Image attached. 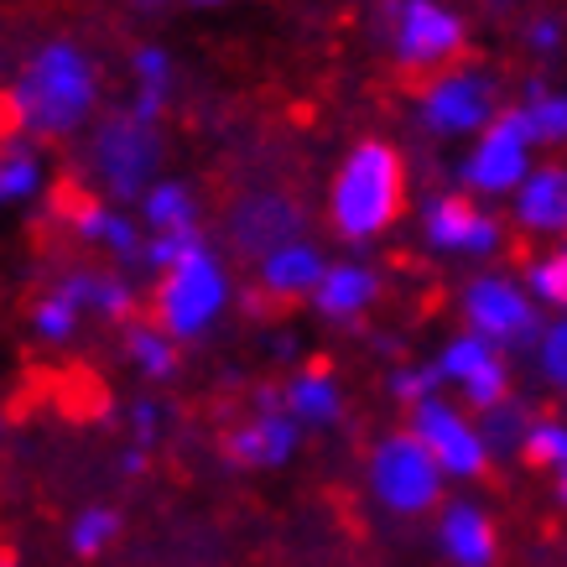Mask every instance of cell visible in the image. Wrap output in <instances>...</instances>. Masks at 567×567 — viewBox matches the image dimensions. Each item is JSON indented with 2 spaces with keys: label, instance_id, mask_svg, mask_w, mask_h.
<instances>
[{
  "label": "cell",
  "instance_id": "6da1fadb",
  "mask_svg": "<svg viewBox=\"0 0 567 567\" xmlns=\"http://www.w3.org/2000/svg\"><path fill=\"white\" fill-rule=\"evenodd\" d=\"M6 110L27 141H63L100 110V63L79 37H48L21 58L6 89Z\"/></svg>",
  "mask_w": 567,
  "mask_h": 567
},
{
  "label": "cell",
  "instance_id": "7a4b0ae2",
  "mask_svg": "<svg viewBox=\"0 0 567 567\" xmlns=\"http://www.w3.org/2000/svg\"><path fill=\"white\" fill-rule=\"evenodd\" d=\"M406 204V162L391 141H360L328 183V224L344 245H375Z\"/></svg>",
  "mask_w": 567,
  "mask_h": 567
},
{
  "label": "cell",
  "instance_id": "3957f363",
  "mask_svg": "<svg viewBox=\"0 0 567 567\" xmlns=\"http://www.w3.org/2000/svg\"><path fill=\"white\" fill-rule=\"evenodd\" d=\"M380 42L395 69L432 79V73L464 63L468 21L447 0H380Z\"/></svg>",
  "mask_w": 567,
  "mask_h": 567
},
{
  "label": "cell",
  "instance_id": "277c9868",
  "mask_svg": "<svg viewBox=\"0 0 567 567\" xmlns=\"http://www.w3.org/2000/svg\"><path fill=\"white\" fill-rule=\"evenodd\" d=\"M162 136L152 121H141L136 110H110L100 115L94 136H89V183L110 204H131L162 183Z\"/></svg>",
  "mask_w": 567,
  "mask_h": 567
},
{
  "label": "cell",
  "instance_id": "5b68a950",
  "mask_svg": "<svg viewBox=\"0 0 567 567\" xmlns=\"http://www.w3.org/2000/svg\"><path fill=\"white\" fill-rule=\"evenodd\" d=\"M229 292H235V287H229V271H224L219 250L208 240H198L173 271L156 276V292H152L156 318L152 323L167 328L177 344H193V339H204L208 328L224 318Z\"/></svg>",
  "mask_w": 567,
  "mask_h": 567
},
{
  "label": "cell",
  "instance_id": "8992f818",
  "mask_svg": "<svg viewBox=\"0 0 567 567\" xmlns=\"http://www.w3.org/2000/svg\"><path fill=\"white\" fill-rule=\"evenodd\" d=\"M499 104V79L480 63H453V69L432 73L422 94H416V121L437 141H474L480 131L495 125Z\"/></svg>",
  "mask_w": 567,
  "mask_h": 567
},
{
  "label": "cell",
  "instance_id": "52a82bcc",
  "mask_svg": "<svg viewBox=\"0 0 567 567\" xmlns=\"http://www.w3.org/2000/svg\"><path fill=\"white\" fill-rule=\"evenodd\" d=\"M536 136L520 104H505L489 131L468 141V156L458 162V183L474 198H516V188L536 173Z\"/></svg>",
  "mask_w": 567,
  "mask_h": 567
},
{
  "label": "cell",
  "instance_id": "ba28073f",
  "mask_svg": "<svg viewBox=\"0 0 567 567\" xmlns=\"http://www.w3.org/2000/svg\"><path fill=\"white\" fill-rule=\"evenodd\" d=\"M447 474L437 468L422 437L412 427L406 432H385L375 447H370V495H375L380 511L391 516H427L443 499Z\"/></svg>",
  "mask_w": 567,
  "mask_h": 567
},
{
  "label": "cell",
  "instance_id": "9c48e42d",
  "mask_svg": "<svg viewBox=\"0 0 567 567\" xmlns=\"http://www.w3.org/2000/svg\"><path fill=\"white\" fill-rule=\"evenodd\" d=\"M458 308H464L468 333H480L499 349H516V344H536L542 333V308H536L526 276L511 271H480L464 281L458 292Z\"/></svg>",
  "mask_w": 567,
  "mask_h": 567
},
{
  "label": "cell",
  "instance_id": "30bf717a",
  "mask_svg": "<svg viewBox=\"0 0 567 567\" xmlns=\"http://www.w3.org/2000/svg\"><path fill=\"white\" fill-rule=\"evenodd\" d=\"M412 432L422 437V447H427L432 458H437V468L458 484L484 480V468L495 464L489 437H484V422H474L464 406H453V401H443V395H432V401L412 406Z\"/></svg>",
  "mask_w": 567,
  "mask_h": 567
},
{
  "label": "cell",
  "instance_id": "8fae6325",
  "mask_svg": "<svg viewBox=\"0 0 567 567\" xmlns=\"http://www.w3.org/2000/svg\"><path fill=\"white\" fill-rule=\"evenodd\" d=\"M422 240L437 256L489 260L505 245V229L474 193H432L422 204Z\"/></svg>",
  "mask_w": 567,
  "mask_h": 567
},
{
  "label": "cell",
  "instance_id": "7c38bea8",
  "mask_svg": "<svg viewBox=\"0 0 567 567\" xmlns=\"http://www.w3.org/2000/svg\"><path fill=\"white\" fill-rule=\"evenodd\" d=\"M437 375H443L447 391L458 395L464 406H474L480 416L511 401V360H505V349L480 339V333H468V328L437 349Z\"/></svg>",
  "mask_w": 567,
  "mask_h": 567
},
{
  "label": "cell",
  "instance_id": "4fadbf2b",
  "mask_svg": "<svg viewBox=\"0 0 567 567\" xmlns=\"http://www.w3.org/2000/svg\"><path fill=\"white\" fill-rule=\"evenodd\" d=\"M297 443H302V422L287 412L281 391H256V406L245 422L224 432V453L240 468H281L292 464Z\"/></svg>",
  "mask_w": 567,
  "mask_h": 567
},
{
  "label": "cell",
  "instance_id": "5bb4252c",
  "mask_svg": "<svg viewBox=\"0 0 567 567\" xmlns=\"http://www.w3.org/2000/svg\"><path fill=\"white\" fill-rule=\"evenodd\" d=\"M52 219H63L79 240L100 245V250H110V256L125 260V266L146 260V240H152V235H141V224L125 219L121 208L110 204V198H100V193L63 188V198H52Z\"/></svg>",
  "mask_w": 567,
  "mask_h": 567
},
{
  "label": "cell",
  "instance_id": "9a60e30c",
  "mask_svg": "<svg viewBox=\"0 0 567 567\" xmlns=\"http://www.w3.org/2000/svg\"><path fill=\"white\" fill-rule=\"evenodd\" d=\"M302 224H308V214H302V204L297 198H287V193H245L240 204L229 208V235H235V245H240L245 256H271V250H281V245L302 240Z\"/></svg>",
  "mask_w": 567,
  "mask_h": 567
},
{
  "label": "cell",
  "instance_id": "2e32d148",
  "mask_svg": "<svg viewBox=\"0 0 567 567\" xmlns=\"http://www.w3.org/2000/svg\"><path fill=\"white\" fill-rule=\"evenodd\" d=\"M437 551L453 567H489L499 557V532L474 499H453L437 511Z\"/></svg>",
  "mask_w": 567,
  "mask_h": 567
},
{
  "label": "cell",
  "instance_id": "e0dca14e",
  "mask_svg": "<svg viewBox=\"0 0 567 567\" xmlns=\"http://www.w3.org/2000/svg\"><path fill=\"white\" fill-rule=\"evenodd\" d=\"M516 229L536 235V240H567V167L563 162H547L536 167L526 183L516 188Z\"/></svg>",
  "mask_w": 567,
  "mask_h": 567
},
{
  "label": "cell",
  "instance_id": "ac0fdd59",
  "mask_svg": "<svg viewBox=\"0 0 567 567\" xmlns=\"http://www.w3.org/2000/svg\"><path fill=\"white\" fill-rule=\"evenodd\" d=\"M380 302V271L364 260H333L328 276L312 292V308L323 323H360L364 312Z\"/></svg>",
  "mask_w": 567,
  "mask_h": 567
},
{
  "label": "cell",
  "instance_id": "d6986e66",
  "mask_svg": "<svg viewBox=\"0 0 567 567\" xmlns=\"http://www.w3.org/2000/svg\"><path fill=\"white\" fill-rule=\"evenodd\" d=\"M323 276H328V260H323V250L308 240H292V245H281V250L256 260V287L266 297H276V302H302V297H312Z\"/></svg>",
  "mask_w": 567,
  "mask_h": 567
},
{
  "label": "cell",
  "instance_id": "ffe728a7",
  "mask_svg": "<svg viewBox=\"0 0 567 567\" xmlns=\"http://www.w3.org/2000/svg\"><path fill=\"white\" fill-rule=\"evenodd\" d=\"M281 401H287V412L302 427H339V416H344V385H339V375L328 364H302L281 385Z\"/></svg>",
  "mask_w": 567,
  "mask_h": 567
},
{
  "label": "cell",
  "instance_id": "44dd1931",
  "mask_svg": "<svg viewBox=\"0 0 567 567\" xmlns=\"http://www.w3.org/2000/svg\"><path fill=\"white\" fill-rule=\"evenodd\" d=\"M173 52L162 48V42H141L136 52H131V104L125 110H136L141 121H162V110L173 104Z\"/></svg>",
  "mask_w": 567,
  "mask_h": 567
},
{
  "label": "cell",
  "instance_id": "7402d4cb",
  "mask_svg": "<svg viewBox=\"0 0 567 567\" xmlns=\"http://www.w3.org/2000/svg\"><path fill=\"white\" fill-rule=\"evenodd\" d=\"M84 318H89V308H84V292H79V276L73 271L63 281H52L48 292L32 302V328L42 344H69Z\"/></svg>",
  "mask_w": 567,
  "mask_h": 567
},
{
  "label": "cell",
  "instance_id": "603a6c76",
  "mask_svg": "<svg viewBox=\"0 0 567 567\" xmlns=\"http://www.w3.org/2000/svg\"><path fill=\"white\" fill-rule=\"evenodd\" d=\"M141 224L146 235H198V198L183 183H156L141 198Z\"/></svg>",
  "mask_w": 567,
  "mask_h": 567
},
{
  "label": "cell",
  "instance_id": "cb8c5ba5",
  "mask_svg": "<svg viewBox=\"0 0 567 567\" xmlns=\"http://www.w3.org/2000/svg\"><path fill=\"white\" fill-rule=\"evenodd\" d=\"M516 104L526 110V121H532L536 146H542V152H563L567 146V89L532 79V84L520 89Z\"/></svg>",
  "mask_w": 567,
  "mask_h": 567
},
{
  "label": "cell",
  "instance_id": "d4e9b609",
  "mask_svg": "<svg viewBox=\"0 0 567 567\" xmlns=\"http://www.w3.org/2000/svg\"><path fill=\"white\" fill-rule=\"evenodd\" d=\"M79 276V292H84V308L89 318H104V323H136V287H131V276L121 271H73Z\"/></svg>",
  "mask_w": 567,
  "mask_h": 567
},
{
  "label": "cell",
  "instance_id": "484cf974",
  "mask_svg": "<svg viewBox=\"0 0 567 567\" xmlns=\"http://www.w3.org/2000/svg\"><path fill=\"white\" fill-rule=\"evenodd\" d=\"M42 183H48V167H42L37 141L11 136L6 152H0V198H6V204H27V198L42 193Z\"/></svg>",
  "mask_w": 567,
  "mask_h": 567
},
{
  "label": "cell",
  "instance_id": "4316f807",
  "mask_svg": "<svg viewBox=\"0 0 567 567\" xmlns=\"http://www.w3.org/2000/svg\"><path fill=\"white\" fill-rule=\"evenodd\" d=\"M177 339L167 333L162 323H131L125 328V354H131V364H136L146 380H173V370H177Z\"/></svg>",
  "mask_w": 567,
  "mask_h": 567
},
{
  "label": "cell",
  "instance_id": "83f0119b",
  "mask_svg": "<svg viewBox=\"0 0 567 567\" xmlns=\"http://www.w3.org/2000/svg\"><path fill=\"white\" fill-rule=\"evenodd\" d=\"M520 276H526V287H532L536 308H547L563 318L567 312V240H557V245H547L542 256H532Z\"/></svg>",
  "mask_w": 567,
  "mask_h": 567
},
{
  "label": "cell",
  "instance_id": "f1b7e54d",
  "mask_svg": "<svg viewBox=\"0 0 567 567\" xmlns=\"http://www.w3.org/2000/svg\"><path fill=\"white\" fill-rule=\"evenodd\" d=\"M526 464H536L547 480L567 474V422L563 416H532V427H526Z\"/></svg>",
  "mask_w": 567,
  "mask_h": 567
},
{
  "label": "cell",
  "instance_id": "f546056e",
  "mask_svg": "<svg viewBox=\"0 0 567 567\" xmlns=\"http://www.w3.org/2000/svg\"><path fill=\"white\" fill-rule=\"evenodd\" d=\"M115 536H121V516H115L110 505H89V511H79L69 526V551L73 557H100Z\"/></svg>",
  "mask_w": 567,
  "mask_h": 567
},
{
  "label": "cell",
  "instance_id": "4dcf8cb0",
  "mask_svg": "<svg viewBox=\"0 0 567 567\" xmlns=\"http://www.w3.org/2000/svg\"><path fill=\"white\" fill-rule=\"evenodd\" d=\"M532 349H536V375L547 380L551 391L567 395V312L542 323V333H536Z\"/></svg>",
  "mask_w": 567,
  "mask_h": 567
},
{
  "label": "cell",
  "instance_id": "1f68e13d",
  "mask_svg": "<svg viewBox=\"0 0 567 567\" xmlns=\"http://www.w3.org/2000/svg\"><path fill=\"white\" fill-rule=\"evenodd\" d=\"M385 391L401 406H422V401H432V395L443 391V375H437V364H395Z\"/></svg>",
  "mask_w": 567,
  "mask_h": 567
},
{
  "label": "cell",
  "instance_id": "d6a6232c",
  "mask_svg": "<svg viewBox=\"0 0 567 567\" xmlns=\"http://www.w3.org/2000/svg\"><path fill=\"white\" fill-rule=\"evenodd\" d=\"M520 42H526V52H532L536 63H551V58L567 48V21L557 17V11H536V17H526V27H520Z\"/></svg>",
  "mask_w": 567,
  "mask_h": 567
},
{
  "label": "cell",
  "instance_id": "836d02e7",
  "mask_svg": "<svg viewBox=\"0 0 567 567\" xmlns=\"http://www.w3.org/2000/svg\"><path fill=\"white\" fill-rule=\"evenodd\" d=\"M526 427H532V416L516 412L511 401L495 406V412H484V437H489V453H516L526 447Z\"/></svg>",
  "mask_w": 567,
  "mask_h": 567
},
{
  "label": "cell",
  "instance_id": "e575fe53",
  "mask_svg": "<svg viewBox=\"0 0 567 567\" xmlns=\"http://www.w3.org/2000/svg\"><path fill=\"white\" fill-rule=\"evenodd\" d=\"M156 432H162V406H156V401H136V406H131V443L152 447Z\"/></svg>",
  "mask_w": 567,
  "mask_h": 567
},
{
  "label": "cell",
  "instance_id": "d590c367",
  "mask_svg": "<svg viewBox=\"0 0 567 567\" xmlns=\"http://www.w3.org/2000/svg\"><path fill=\"white\" fill-rule=\"evenodd\" d=\"M131 6H136V11H146V17H152V11H167L173 0H131Z\"/></svg>",
  "mask_w": 567,
  "mask_h": 567
},
{
  "label": "cell",
  "instance_id": "8d00e7d4",
  "mask_svg": "<svg viewBox=\"0 0 567 567\" xmlns=\"http://www.w3.org/2000/svg\"><path fill=\"white\" fill-rule=\"evenodd\" d=\"M551 495H557V505H567V474H557V480H551Z\"/></svg>",
  "mask_w": 567,
  "mask_h": 567
},
{
  "label": "cell",
  "instance_id": "74e56055",
  "mask_svg": "<svg viewBox=\"0 0 567 567\" xmlns=\"http://www.w3.org/2000/svg\"><path fill=\"white\" fill-rule=\"evenodd\" d=\"M188 6H198V11H219V6H235V0H188Z\"/></svg>",
  "mask_w": 567,
  "mask_h": 567
},
{
  "label": "cell",
  "instance_id": "f35d334b",
  "mask_svg": "<svg viewBox=\"0 0 567 567\" xmlns=\"http://www.w3.org/2000/svg\"><path fill=\"white\" fill-rule=\"evenodd\" d=\"M6 567H17V563H6Z\"/></svg>",
  "mask_w": 567,
  "mask_h": 567
}]
</instances>
